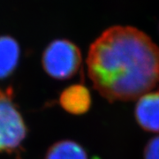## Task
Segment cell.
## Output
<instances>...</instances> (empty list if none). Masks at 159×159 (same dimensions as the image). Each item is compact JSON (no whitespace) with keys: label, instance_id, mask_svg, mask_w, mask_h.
<instances>
[{"label":"cell","instance_id":"cell-4","mask_svg":"<svg viewBox=\"0 0 159 159\" xmlns=\"http://www.w3.org/2000/svg\"><path fill=\"white\" fill-rule=\"evenodd\" d=\"M134 115L143 130L159 133V91L147 93L140 97Z\"/></svg>","mask_w":159,"mask_h":159},{"label":"cell","instance_id":"cell-5","mask_svg":"<svg viewBox=\"0 0 159 159\" xmlns=\"http://www.w3.org/2000/svg\"><path fill=\"white\" fill-rule=\"evenodd\" d=\"M59 102L69 113L84 114L91 106L90 93L85 86L80 84L70 86L61 93Z\"/></svg>","mask_w":159,"mask_h":159},{"label":"cell","instance_id":"cell-8","mask_svg":"<svg viewBox=\"0 0 159 159\" xmlns=\"http://www.w3.org/2000/svg\"><path fill=\"white\" fill-rule=\"evenodd\" d=\"M144 159H159V135L150 139L143 152Z\"/></svg>","mask_w":159,"mask_h":159},{"label":"cell","instance_id":"cell-6","mask_svg":"<svg viewBox=\"0 0 159 159\" xmlns=\"http://www.w3.org/2000/svg\"><path fill=\"white\" fill-rule=\"evenodd\" d=\"M20 49L15 39L8 35L0 36V80L9 77L16 69Z\"/></svg>","mask_w":159,"mask_h":159},{"label":"cell","instance_id":"cell-7","mask_svg":"<svg viewBox=\"0 0 159 159\" xmlns=\"http://www.w3.org/2000/svg\"><path fill=\"white\" fill-rule=\"evenodd\" d=\"M45 159H88V156L84 148L77 142L61 141L49 148Z\"/></svg>","mask_w":159,"mask_h":159},{"label":"cell","instance_id":"cell-3","mask_svg":"<svg viewBox=\"0 0 159 159\" xmlns=\"http://www.w3.org/2000/svg\"><path fill=\"white\" fill-rule=\"evenodd\" d=\"M27 135L22 116L11 100V92L0 89V152H12Z\"/></svg>","mask_w":159,"mask_h":159},{"label":"cell","instance_id":"cell-2","mask_svg":"<svg viewBox=\"0 0 159 159\" xmlns=\"http://www.w3.org/2000/svg\"><path fill=\"white\" fill-rule=\"evenodd\" d=\"M81 64V53L74 43L57 39L46 47L43 54V66L51 77L66 80L73 77Z\"/></svg>","mask_w":159,"mask_h":159},{"label":"cell","instance_id":"cell-1","mask_svg":"<svg viewBox=\"0 0 159 159\" xmlns=\"http://www.w3.org/2000/svg\"><path fill=\"white\" fill-rule=\"evenodd\" d=\"M87 66L95 89L107 101L135 100L159 83V47L136 28L113 26L90 45Z\"/></svg>","mask_w":159,"mask_h":159}]
</instances>
